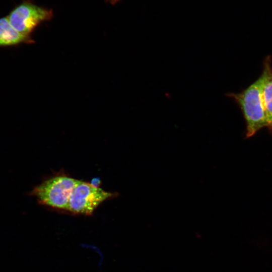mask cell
Here are the masks:
<instances>
[{
    "label": "cell",
    "mask_w": 272,
    "mask_h": 272,
    "mask_svg": "<svg viewBox=\"0 0 272 272\" xmlns=\"http://www.w3.org/2000/svg\"><path fill=\"white\" fill-rule=\"evenodd\" d=\"M262 74L240 93L226 95L233 99L241 109L246 122V138L253 136L259 130L267 127L266 112L262 99Z\"/></svg>",
    "instance_id": "1"
},
{
    "label": "cell",
    "mask_w": 272,
    "mask_h": 272,
    "mask_svg": "<svg viewBox=\"0 0 272 272\" xmlns=\"http://www.w3.org/2000/svg\"><path fill=\"white\" fill-rule=\"evenodd\" d=\"M29 39L13 27L8 17L0 18V46L16 45Z\"/></svg>",
    "instance_id": "6"
},
{
    "label": "cell",
    "mask_w": 272,
    "mask_h": 272,
    "mask_svg": "<svg viewBox=\"0 0 272 272\" xmlns=\"http://www.w3.org/2000/svg\"><path fill=\"white\" fill-rule=\"evenodd\" d=\"M52 17V10L26 2L15 8L7 17L17 31L29 37L36 27L44 21L51 20Z\"/></svg>",
    "instance_id": "4"
},
{
    "label": "cell",
    "mask_w": 272,
    "mask_h": 272,
    "mask_svg": "<svg viewBox=\"0 0 272 272\" xmlns=\"http://www.w3.org/2000/svg\"><path fill=\"white\" fill-rule=\"evenodd\" d=\"M90 184L95 187H99L101 184V180L99 178H94L91 180Z\"/></svg>",
    "instance_id": "7"
},
{
    "label": "cell",
    "mask_w": 272,
    "mask_h": 272,
    "mask_svg": "<svg viewBox=\"0 0 272 272\" xmlns=\"http://www.w3.org/2000/svg\"><path fill=\"white\" fill-rule=\"evenodd\" d=\"M116 195L115 193L78 180L70 195L66 211L75 215L90 216L102 202Z\"/></svg>",
    "instance_id": "3"
},
{
    "label": "cell",
    "mask_w": 272,
    "mask_h": 272,
    "mask_svg": "<svg viewBox=\"0 0 272 272\" xmlns=\"http://www.w3.org/2000/svg\"><path fill=\"white\" fill-rule=\"evenodd\" d=\"M108 2H109L112 5H114L118 2L120 0H107Z\"/></svg>",
    "instance_id": "8"
},
{
    "label": "cell",
    "mask_w": 272,
    "mask_h": 272,
    "mask_svg": "<svg viewBox=\"0 0 272 272\" xmlns=\"http://www.w3.org/2000/svg\"><path fill=\"white\" fill-rule=\"evenodd\" d=\"M78 180L64 174L57 175L35 186L30 194L41 205L66 211L70 195Z\"/></svg>",
    "instance_id": "2"
},
{
    "label": "cell",
    "mask_w": 272,
    "mask_h": 272,
    "mask_svg": "<svg viewBox=\"0 0 272 272\" xmlns=\"http://www.w3.org/2000/svg\"><path fill=\"white\" fill-rule=\"evenodd\" d=\"M262 99L266 112L267 127L272 134V65L270 55H267L263 63Z\"/></svg>",
    "instance_id": "5"
}]
</instances>
